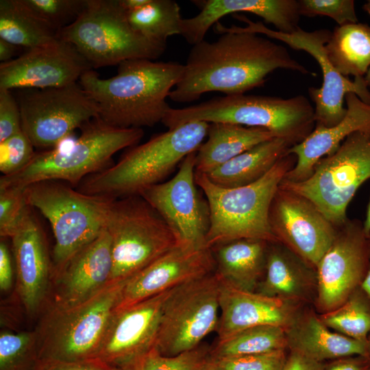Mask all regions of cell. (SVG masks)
Returning <instances> with one entry per match:
<instances>
[{"mask_svg":"<svg viewBox=\"0 0 370 370\" xmlns=\"http://www.w3.org/2000/svg\"><path fill=\"white\" fill-rule=\"evenodd\" d=\"M214 28L221 34L217 40L193 45L183 75L169 96L172 101L191 102L208 92L243 95L262 86L278 69L310 73L284 46L261 34L236 25L227 27L219 22Z\"/></svg>","mask_w":370,"mask_h":370,"instance_id":"1","label":"cell"},{"mask_svg":"<svg viewBox=\"0 0 370 370\" xmlns=\"http://www.w3.org/2000/svg\"><path fill=\"white\" fill-rule=\"evenodd\" d=\"M184 69L177 62L134 59L120 63L112 77L100 78L91 69L79 83L104 123L117 128L142 129L162 122L171 108L166 98L181 79Z\"/></svg>","mask_w":370,"mask_h":370,"instance_id":"2","label":"cell"},{"mask_svg":"<svg viewBox=\"0 0 370 370\" xmlns=\"http://www.w3.org/2000/svg\"><path fill=\"white\" fill-rule=\"evenodd\" d=\"M209 125L204 121L188 122L133 146L116 163L86 177L77 190L115 199L138 195L162 182L188 155L197 151Z\"/></svg>","mask_w":370,"mask_h":370,"instance_id":"3","label":"cell"},{"mask_svg":"<svg viewBox=\"0 0 370 370\" xmlns=\"http://www.w3.org/2000/svg\"><path fill=\"white\" fill-rule=\"evenodd\" d=\"M192 121L230 123L271 132L292 146L315 127L314 108L302 95L288 99L236 95L215 97L182 108H171L162 121L169 130Z\"/></svg>","mask_w":370,"mask_h":370,"instance_id":"4","label":"cell"},{"mask_svg":"<svg viewBox=\"0 0 370 370\" xmlns=\"http://www.w3.org/2000/svg\"><path fill=\"white\" fill-rule=\"evenodd\" d=\"M296 157L286 154L261 179L251 184L224 188L195 171L197 185L206 196L210 209L206 246L212 248L241 239L278 242L269 222L272 199Z\"/></svg>","mask_w":370,"mask_h":370,"instance_id":"5","label":"cell"},{"mask_svg":"<svg viewBox=\"0 0 370 370\" xmlns=\"http://www.w3.org/2000/svg\"><path fill=\"white\" fill-rule=\"evenodd\" d=\"M81 134L69 147H56L36 152L30 162L18 172L0 177V188L25 187L36 182L56 180L74 186L88 176L110 165L119 151L136 145L144 135L141 128L110 126L96 117L81 129Z\"/></svg>","mask_w":370,"mask_h":370,"instance_id":"6","label":"cell"},{"mask_svg":"<svg viewBox=\"0 0 370 370\" xmlns=\"http://www.w3.org/2000/svg\"><path fill=\"white\" fill-rule=\"evenodd\" d=\"M125 281L110 282L94 296L73 306L45 308L35 329L40 360L97 358Z\"/></svg>","mask_w":370,"mask_h":370,"instance_id":"7","label":"cell"},{"mask_svg":"<svg viewBox=\"0 0 370 370\" xmlns=\"http://www.w3.org/2000/svg\"><path fill=\"white\" fill-rule=\"evenodd\" d=\"M28 204L49 221L55 244L53 276L104 229L108 205L114 198L83 193L56 180L36 182L25 188Z\"/></svg>","mask_w":370,"mask_h":370,"instance_id":"8","label":"cell"},{"mask_svg":"<svg viewBox=\"0 0 370 370\" xmlns=\"http://www.w3.org/2000/svg\"><path fill=\"white\" fill-rule=\"evenodd\" d=\"M57 38L72 44L93 69L129 60H153L166 48L132 29L119 0H87L79 16Z\"/></svg>","mask_w":370,"mask_h":370,"instance_id":"9","label":"cell"},{"mask_svg":"<svg viewBox=\"0 0 370 370\" xmlns=\"http://www.w3.org/2000/svg\"><path fill=\"white\" fill-rule=\"evenodd\" d=\"M104 229L111 243L110 282L127 280L177 246L168 225L140 195L112 199Z\"/></svg>","mask_w":370,"mask_h":370,"instance_id":"10","label":"cell"},{"mask_svg":"<svg viewBox=\"0 0 370 370\" xmlns=\"http://www.w3.org/2000/svg\"><path fill=\"white\" fill-rule=\"evenodd\" d=\"M369 179L370 133L356 132L334 153L321 159L307 180H282L280 186L309 199L338 227L348 219L347 209L356 191Z\"/></svg>","mask_w":370,"mask_h":370,"instance_id":"11","label":"cell"},{"mask_svg":"<svg viewBox=\"0 0 370 370\" xmlns=\"http://www.w3.org/2000/svg\"><path fill=\"white\" fill-rule=\"evenodd\" d=\"M221 284L214 271L173 289L165 303L154 345L162 355L193 349L217 330Z\"/></svg>","mask_w":370,"mask_h":370,"instance_id":"12","label":"cell"},{"mask_svg":"<svg viewBox=\"0 0 370 370\" xmlns=\"http://www.w3.org/2000/svg\"><path fill=\"white\" fill-rule=\"evenodd\" d=\"M17 101L22 130L40 149L58 147L76 129L98 117L95 103L79 82L58 88L23 89Z\"/></svg>","mask_w":370,"mask_h":370,"instance_id":"13","label":"cell"},{"mask_svg":"<svg viewBox=\"0 0 370 370\" xmlns=\"http://www.w3.org/2000/svg\"><path fill=\"white\" fill-rule=\"evenodd\" d=\"M234 17L247 25L240 27L243 31L264 35L280 40L296 50L305 51L318 62L323 74L320 88L310 87L309 95L314 103L315 125L332 127L338 123L346 114L344 107L345 96L356 94L362 101L370 105V90L365 77H354L350 80L340 74L330 62L325 45L332 34L327 29L307 32L301 28L287 34L273 30L262 23L254 22L245 15L234 14Z\"/></svg>","mask_w":370,"mask_h":370,"instance_id":"14","label":"cell"},{"mask_svg":"<svg viewBox=\"0 0 370 370\" xmlns=\"http://www.w3.org/2000/svg\"><path fill=\"white\" fill-rule=\"evenodd\" d=\"M197 151L188 155L171 180L144 188L141 196L161 216L173 232L177 246L200 249L206 246L210 209L195 181Z\"/></svg>","mask_w":370,"mask_h":370,"instance_id":"15","label":"cell"},{"mask_svg":"<svg viewBox=\"0 0 370 370\" xmlns=\"http://www.w3.org/2000/svg\"><path fill=\"white\" fill-rule=\"evenodd\" d=\"M269 222L278 242L315 268L337 230L309 199L280 185L270 206Z\"/></svg>","mask_w":370,"mask_h":370,"instance_id":"16","label":"cell"},{"mask_svg":"<svg viewBox=\"0 0 370 370\" xmlns=\"http://www.w3.org/2000/svg\"><path fill=\"white\" fill-rule=\"evenodd\" d=\"M93 69L71 43L58 38L0 63V89H45L79 82Z\"/></svg>","mask_w":370,"mask_h":370,"instance_id":"17","label":"cell"},{"mask_svg":"<svg viewBox=\"0 0 370 370\" xmlns=\"http://www.w3.org/2000/svg\"><path fill=\"white\" fill-rule=\"evenodd\" d=\"M357 220L337 227L335 238L317 266L318 302L323 310L332 311L343 304L362 283L369 245Z\"/></svg>","mask_w":370,"mask_h":370,"instance_id":"18","label":"cell"},{"mask_svg":"<svg viewBox=\"0 0 370 370\" xmlns=\"http://www.w3.org/2000/svg\"><path fill=\"white\" fill-rule=\"evenodd\" d=\"M174 288L133 305L116 308L97 358L123 369L151 349L155 345L165 303Z\"/></svg>","mask_w":370,"mask_h":370,"instance_id":"19","label":"cell"},{"mask_svg":"<svg viewBox=\"0 0 370 370\" xmlns=\"http://www.w3.org/2000/svg\"><path fill=\"white\" fill-rule=\"evenodd\" d=\"M112 271L110 238L103 229L53 276L45 308L71 307L88 299L110 283Z\"/></svg>","mask_w":370,"mask_h":370,"instance_id":"20","label":"cell"},{"mask_svg":"<svg viewBox=\"0 0 370 370\" xmlns=\"http://www.w3.org/2000/svg\"><path fill=\"white\" fill-rule=\"evenodd\" d=\"M215 270L212 249L176 246L125 281L117 308L133 305Z\"/></svg>","mask_w":370,"mask_h":370,"instance_id":"21","label":"cell"},{"mask_svg":"<svg viewBox=\"0 0 370 370\" xmlns=\"http://www.w3.org/2000/svg\"><path fill=\"white\" fill-rule=\"evenodd\" d=\"M12 239L17 293L26 312L44 310L53 279V263L45 232L31 211Z\"/></svg>","mask_w":370,"mask_h":370,"instance_id":"22","label":"cell"},{"mask_svg":"<svg viewBox=\"0 0 370 370\" xmlns=\"http://www.w3.org/2000/svg\"><path fill=\"white\" fill-rule=\"evenodd\" d=\"M345 103L346 114L338 123L332 127L316 125L303 141L288 149L286 153L294 155L296 162L283 181L307 180L317 162L334 153L349 135L356 132L370 133V105L354 93L346 95Z\"/></svg>","mask_w":370,"mask_h":370,"instance_id":"23","label":"cell"},{"mask_svg":"<svg viewBox=\"0 0 370 370\" xmlns=\"http://www.w3.org/2000/svg\"><path fill=\"white\" fill-rule=\"evenodd\" d=\"M200 4L198 14L181 22L180 35L193 45L204 40L208 29L221 18L231 14H254L283 33L299 28L301 14L297 0H208Z\"/></svg>","mask_w":370,"mask_h":370,"instance_id":"24","label":"cell"},{"mask_svg":"<svg viewBox=\"0 0 370 370\" xmlns=\"http://www.w3.org/2000/svg\"><path fill=\"white\" fill-rule=\"evenodd\" d=\"M218 341L245 329L275 325L284 327L290 312L280 299L234 288L221 280Z\"/></svg>","mask_w":370,"mask_h":370,"instance_id":"25","label":"cell"},{"mask_svg":"<svg viewBox=\"0 0 370 370\" xmlns=\"http://www.w3.org/2000/svg\"><path fill=\"white\" fill-rule=\"evenodd\" d=\"M269 243L241 239L211 248L216 272L225 283L242 291H254L265 272Z\"/></svg>","mask_w":370,"mask_h":370,"instance_id":"26","label":"cell"},{"mask_svg":"<svg viewBox=\"0 0 370 370\" xmlns=\"http://www.w3.org/2000/svg\"><path fill=\"white\" fill-rule=\"evenodd\" d=\"M207 137L195 156V171L206 175L254 146L275 138L267 130L230 123H210Z\"/></svg>","mask_w":370,"mask_h":370,"instance_id":"27","label":"cell"},{"mask_svg":"<svg viewBox=\"0 0 370 370\" xmlns=\"http://www.w3.org/2000/svg\"><path fill=\"white\" fill-rule=\"evenodd\" d=\"M286 336L291 351L317 362L355 356L367 357L366 342L331 332L313 315L293 327Z\"/></svg>","mask_w":370,"mask_h":370,"instance_id":"28","label":"cell"},{"mask_svg":"<svg viewBox=\"0 0 370 370\" xmlns=\"http://www.w3.org/2000/svg\"><path fill=\"white\" fill-rule=\"evenodd\" d=\"M291 147L286 140L275 137L254 146L205 175L212 183L221 187L247 186L264 176L286 154Z\"/></svg>","mask_w":370,"mask_h":370,"instance_id":"29","label":"cell"},{"mask_svg":"<svg viewBox=\"0 0 370 370\" xmlns=\"http://www.w3.org/2000/svg\"><path fill=\"white\" fill-rule=\"evenodd\" d=\"M325 50L340 74L365 77L370 69V25L358 22L336 27Z\"/></svg>","mask_w":370,"mask_h":370,"instance_id":"30","label":"cell"},{"mask_svg":"<svg viewBox=\"0 0 370 370\" xmlns=\"http://www.w3.org/2000/svg\"><path fill=\"white\" fill-rule=\"evenodd\" d=\"M271 245L267 250L265 277L259 293L280 299L299 296L310 266L280 242Z\"/></svg>","mask_w":370,"mask_h":370,"instance_id":"31","label":"cell"},{"mask_svg":"<svg viewBox=\"0 0 370 370\" xmlns=\"http://www.w3.org/2000/svg\"><path fill=\"white\" fill-rule=\"evenodd\" d=\"M57 38V32L34 15L21 0L0 1V38L29 49Z\"/></svg>","mask_w":370,"mask_h":370,"instance_id":"32","label":"cell"},{"mask_svg":"<svg viewBox=\"0 0 370 370\" xmlns=\"http://www.w3.org/2000/svg\"><path fill=\"white\" fill-rule=\"evenodd\" d=\"M127 12L132 29L145 38L166 45L169 37L180 34L182 18L173 0H149L141 8Z\"/></svg>","mask_w":370,"mask_h":370,"instance_id":"33","label":"cell"},{"mask_svg":"<svg viewBox=\"0 0 370 370\" xmlns=\"http://www.w3.org/2000/svg\"><path fill=\"white\" fill-rule=\"evenodd\" d=\"M287 336L282 326L262 325L241 330L217 341L210 356L218 359L284 349Z\"/></svg>","mask_w":370,"mask_h":370,"instance_id":"34","label":"cell"},{"mask_svg":"<svg viewBox=\"0 0 370 370\" xmlns=\"http://www.w3.org/2000/svg\"><path fill=\"white\" fill-rule=\"evenodd\" d=\"M321 320L328 328L343 335L367 342L370 333V308L358 294L352 293L343 304L328 312Z\"/></svg>","mask_w":370,"mask_h":370,"instance_id":"35","label":"cell"},{"mask_svg":"<svg viewBox=\"0 0 370 370\" xmlns=\"http://www.w3.org/2000/svg\"><path fill=\"white\" fill-rule=\"evenodd\" d=\"M39 358L36 332L0 333V370H35Z\"/></svg>","mask_w":370,"mask_h":370,"instance_id":"36","label":"cell"},{"mask_svg":"<svg viewBox=\"0 0 370 370\" xmlns=\"http://www.w3.org/2000/svg\"><path fill=\"white\" fill-rule=\"evenodd\" d=\"M210 347L199 345L176 356L162 355L153 347L123 370H198L210 356Z\"/></svg>","mask_w":370,"mask_h":370,"instance_id":"37","label":"cell"},{"mask_svg":"<svg viewBox=\"0 0 370 370\" xmlns=\"http://www.w3.org/2000/svg\"><path fill=\"white\" fill-rule=\"evenodd\" d=\"M34 15L57 33L74 22L87 0H21Z\"/></svg>","mask_w":370,"mask_h":370,"instance_id":"38","label":"cell"},{"mask_svg":"<svg viewBox=\"0 0 370 370\" xmlns=\"http://www.w3.org/2000/svg\"><path fill=\"white\" fill-rule=\"evenodd\" d=\"M25 188H0V236L12 238L32 211Z\"/></svg>","mask_w":370,"mask_h":370,"instance_id":"39","label":"cell"},{"mask_svg":"<svg viewBox=\"0 0 370 370\" xmlns=\"http://www.w3.org/2000/svg\"><path fill=\"white\" fill-rule=\"evenodd\" d=\"M23 130L0 143V171L2 175L14 174L25 167L36 152Z\"/></svg>","mask_w":370,"mask_h":370,"instance_id":"40","label":"cell"},{"mask_svg":"<svg viewBox=\"0 0 370 370\" xmlns=\"http://www.w3.org/2000/svg\"><path fill=\"white\" fill-rule=\"evenodd\" d=\"M301 16H325L338 26L358 23L354 0H299Z\"/></svg>","mask_w":370,"mask_h":370,"instance_id":"41","label":"cell"},{"mask_svg":"<svg viewBox=\"0 0 370 370\" xmlns=\"http://www.w3.org/2000/svg\"><path fill=\"white\" fill-rule=\"evenodd\" d=\"M286 358L285 349H280L213 359L223 370H283Z\"/></svg>","mask_w":370,"mask_h":370,"instance_id":"42","label":"cell"},{"mask_svg":"<svg viewBox=\"0 0 370 370\" xmlns=\"http://www.w3.org/2000/svg\"><path fill=\"white\" fill-rule=\"evenodd\" d=\"M22 131L17 100L11 90L0 89V143Z\"/></svg>","mask_w":370,"mask_h":370,"instance_id":"43","label":"cell"},{"mask_svg":"<svg viewBox=\"0 0 370 370\" xmlns=\"http://www.w3.org/2000/svg\"><path fill=\"white\" fill-rule=\"evenodd\" d=\"M35 370H123L112 366L98 358L75 360L62 361L54 360H40Z\"/></svg>","mask_w":370,"mask_h":370,"instance_id":"44","label":"cell"},{"mask_svg":"<svg viewBox=\"0 0 370 370\" xmlns=\"http://www.w3.org/2000/svg\"><path fill=\"white\" fill-rule=\"evenodd\" d=\"M12 257V252L1 238L0 241V289L1 291H8L13 284Z\"/></svg>","mask_w":370,"mask_h":370,"instance_id":"45","label":"cell"},{"mask_svg":"<svg viewBox=\"0 0 370 370\" xmlns=\"http://www.w3.org/2000/svg\"><path fill=\"white\" fill-rule=\"evenodd\" d=\"M370 360L362 356H349L333 360L324 365L323 370H369Z\"/></svg>","mask_w":370,"mask_h":370,"instance_id":"46","label":"cell"},{"mask_svg":"<svg viewBox=\"0 0 370 370\" xmlns=\"http://www.w3.org/2000/svg\"><path fill=\"white\" fill-rule=\"evenodd\" d=\"M324 364L310 359L295 351L287 356L283 370H323Z\"/></svg>","mask_w":370,"mask_h":370,"instance_id":"47","label":"cell"},{"mask_svg":"<svg viewBox=\"0 0 370 370\" xmlns=\"http://www.w3.org/2000/svg\"><path fill=\"white\" fill-rule=\"evenodd\" d=\"M19 47L0 38V61L1 63L7 62L14 59Z\"/></svg>","mask_w":370,"mask_h":370,"instance_id":"48","label":"cell"},{"mask_svg":"<svg viewBox=\"0 0 370 370\" xmlns=\"http://www.w3.org/2000/svg\"><path fill=\"white\" fill-rule=\"evenodd\" d=\"M149 0H119L120 5L126 12L136 10L146 4Z\"/></svg>","mask_w":370,"mask_h":370,"instance_id":"49","label":"cell"},{"mask_svg":"<svg viewBox=\"0 0 370 370\" xmlns=\"http://www.w3.org/2000/svg\"><path fill=\"white\" fill-rule=\"evenodd\" d=\"M370 238V237H369ZM362 289L370 299V243H369V261L367 273L361 283Z\"/></svg>","mask_w":370,"mask_h":370,"instance_id":"50","label":"cell"},{"mask_svg":"<svg viewBox=\"0 0 370 370\" xmlns=\"http://www.w3.org/2000/svg\"><path fill=\"white\" fill-rule=\"evenodd\" d=\"M198 370H223L215 361L214 359L209 356Z\"/></svg>","mask_w":370,"mask_h":370,"instance_id":"51","label":"cell"},{"mask_svg":"<svg viewBox=\"0 0 370 370\" xmlns=\"http://www.w3.org/2000/svg\"><path fill=\"white\" fill-rule=\"evenodd\" d=\"M362 229L367 237H370V195L367 205L366 217L362 224Z\"/></svg>","mask_w":370,"mask_h":370,"instance_id":"52","label":"cell"},{"mask_svg":"<svg viewBox=\"0 0 370 370\" xmlns=\"http://www.w3.org/2000/svg\"><path fill=\"white\" fill-rule=\"evenodd\" d=\"M363 10L370 15V0L364 4Z\"/></svg>","mask_w":370,"mask_h":370,"instance_id":"53","label":"cell"},{"mask_svg":"<svg viewBox=\"0 0 370 370\" xmlns=\"http://www.w3.org/2000/svg\"><path fill=\"white\" fill-rule=\"evenodd\" d=\"M365 82L367 83V85L370 90V69L368 71L367 73L366 74V75L365 76Z\"/></svg>","mask_w":370,"mask_h":370,"instance_id":"54","label":"cell"},{"mask_svg":"<svg viewBox=\"0 0 370 370\" xmlns=\"http://www.w3.org/2000/svg\"><path fill=\"white\" fill-rule=\"evenodd\" d=\"M367 357L370 360V333H369V337L367 338Z\"/></svg>","mask_w":370,"mask_h":370,"instance_id":"55","label":"cell"},{"mask_svg":"<svg viewBox=\"0 0 370 370\" xmlns=\"http://www.w3.org/2000/svg\"><path fill=\"white\" fill-rule=\"evenodd\" d=\"M370 370V369H369Z\"/></svg>","mask_w":370,"mask_h":370,"instance_id":"56","label":"cell"}]
</instances>
